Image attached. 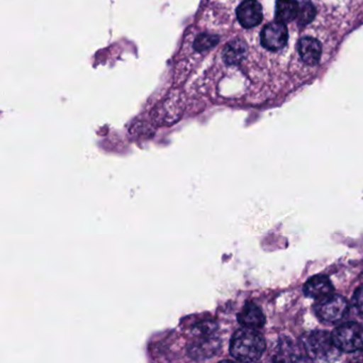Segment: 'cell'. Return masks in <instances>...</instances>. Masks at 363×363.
I'll return each mask as SVG.
<instances>
[{"instance_id": "1", "label": "cell", "mask_w": 363, "mask_h": 363, "mask_svg": "<svg viewBox=\"0 0 363 363\" xmlns=\"http://www.w3.org/2000/svg\"><path fill=\"white\" fill-rule=\"evenodd\" d=\"M194 340L189 345V356L194 360L201 361L211 358L218 354L220 348V337L218 335V326L211 320L197 323L191 329Z\"/></svg>"}, {"instance_id": "2", "label": "cell", "mask_w": 363, "mask_h": 363, "mask_svg": "<svg viewBox=\"0 0 363 363\" xmlns=\"http://www.w3.org/2000/svg\"><path fill=\"white\" fill-rule=\"evenodd\" d=\"M264 350V337L256 329L243 327L235 331L231 337L230 354L235 360L243 362L258 361Z\"/></svg>"}, {"instance_id": "3", "label": "cell", "mask_w": 363, "mask_h": 363, "mask_svg": "<svg viewBox=\"0 0 363 363\" xmlns=\"http://www.w3.org/2000/svg\"><path fill=\"white\" fill-rule=\"evenodd\" d=\"M303 350L311 360L333 361L340 350L333 343V337L326 331H311L306 333L303 339Z\"/></svg>"}, {"instance_id": "4", "label": "cell", "mask_w": 363, "mask_h": 363, "mask_svg": "<svg viewBox=\"0 0 363 363\" xmlns=\"http://www.w3.org/2000/svg\"><path fill=\"white\" fill-rule=\"evenodd\" d=\"M333 343L340 352H356L363 350V327L357 323H345L331 333Z\"/></svg>"}, {"instance_id": "5", "label": "cell", "mask_w": 363, "mask_h": 363, "mask_svg": "<svg viewBox=\"0 0 363 363\" xmlns=\"http://www.w3.org/2000/svg\"><path fill=\"white\" fill-rule=\"evenodd\" d=\"M316 315L325 322L335 323L343 320L350 311V305L340 295H329L315 305Z\"/></svg>"}, {"instance_id": "6", "label": "cell", "mask_w": 363, "mask_h": 363, "mask_svg": "<svg viewBox=\"0 0 363 363\" xmlns=\"http://www.w3.org/2000/svg\"><path fill=\"white\" fill-rule=\"evenodd\" d=\"M288 29L282 23L273 22L264 27L261 31V44L263 48L271 52L281 50L288 42Z\"/></svg>"}, {"instance_id": "7", "label": "cell", "mask_w": 363, "mask_h": 363, "mask_svg": "<svg viewBox=\"0 0 363 363\" xmlns=\"http://www.w3.org/2000/svg\"><path fill=\"white\" fill-rule=\"evenodd\" d=\"M237 18L244 28H254L262 22V8L256 0H245L238 7Z\"/></svg>"}, {"instance_id": "8", "label": "cell", "mask_w": 363, "mask_h": 363, "mask_svg": "<svg viewBox=\"0 0 363 363\" xmlns=\"http://www.w3.org/2000/svg\"><path fill=\"white\" fill-rule=\"evenodd\" d=\"M303 293L306 296L311 297V298L322 299L329 295H333V286L330 279L326 276H314L306 282L305 286H303Z\"/></svg>"}, {"instance_id": "9", "label": "cell", "mask_w": 363, "mask_h": 363, "mask_svg": "<svg viewBox=\"0 0 363 363\" xmlns=\"http://www.w3.org/2000/svg\"><path fill=\"white\" fill-rule=\"evenodd\" d=\"M238 320L245 328L260 329L265 323L264 314L255 303H246L238 314Z\"/></svg>"}, {"instance_id": "10", "label": "cell", "mask_w": 363, "mask_h": 363, "mask_svg": "<svg viewBox=\"0 0 363 363\" xmlns=\"http://www.w3.org/2000/svg\"><path fill=\"white\" fill-rule=\"evenodd\" d=\"M298 52L306 65H315L322 56V45L314 38L305 37L299 41Z\"/></svg>"}, {"instance_id": "11", "label": "cell", "mask_w": 363, "mask_h": 363, "mask_svg": "<svg viewBox=\"0 0 363 363\" xmlns=\"http://www.w3.org/2000/svg\"><path fill=\"white\" fill-rule=\"evenodd\" d=\"M299 6L296 0H277L275 18L277 22L286 24L297 18Z\"/></svg>"}, {"instance_id": "12", "label": "cell", "mask_w": 363, "mask_h": 363, "mask_svg": "<svg viewBox=\"0 0 363 363\" xmlns=\"http://www.w3.org/2000/svg\"><path fill=\"white\" fill-rule=\"evenodd\" d=\"M246 52H247V48H246L245 44L240 40H235L225 48L223 57H224L225 62L227 65H235L243 60Z\"/></svg>"}, {"instance_id": "13", "label": "cell", "mask_w": 363, "mask_h": 363, "mask_svg": "<svg viewBox=\"0 0 363 363\" xmlns=\"http://www.w3.org/2000/svg\"><path fill=\"white\" fill-rule=\"evenodd\" d=\"M315 14L316 11L314 6L311 3L305 1V3L299 6L298 14H297L298 24L301 26H306V25L310 24L311 21L315 18Z\"/></svg>"}, {"instance_id": "14", "label": "cell", "mask_w": 363, "mask_h": 363, "mask_svg": "<svg viewBox=\"0 0 363 363\" xmlns=\"http://www.w3.org/2000/svg\"><path fill=\"white\" fill-rule=\"evenodd\" d=\"M218 38L216 35H201L194 42V48L197 52L210 50L218 43Z\"/></svg>"}, {"instance_id": "15", "label": "cell", "mask_w": 363, "mask_h": 363, "mask_svg": "<svg viewBox=\"0 0 363 363\" xmlns=\"http://www.w3.org/2000/svg\"><path fill=\"white\" fill-rule=\"evenodd\" d=\"M352 301H354V306L356 308L357 312L363 318V284L357 289Z\"/></svg>"}, {"instance_id": "16", "label": "cell", "mask_w": 363, "mask_h": 363, "mask_svg": "<svg viewBox=\"0 0 363 363\" xmlns=\"http://www.w3.org/2000/svg\"><path fill=\"white\" fill-rule=\"evenodd\" d=\"M361 359H362V360H363V354H362V356H361Z\"/></svg>"}]
</instances>
